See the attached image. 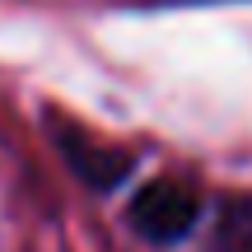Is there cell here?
Returning a JSON list of instances; mask_svg holds the SVG:
<instances>
[{"mask_svg": "<svg viewBox=\"0 0 252 252\" xmlns=\"http://www.w3.org/2000/svg\"><path fill=\"white\" fill-rule=\"evenodd\" d=\"M56 145H61V154L70 159V168L80 173L89 187H98V191L117 187L126 173H131V163H135L131 150H117V145L89 135L84 126H65V122L56 126Z\"/></svg>", "mask_w": 252, "mask_h": 252, "instance_id": "2", "label": "cell"}, {"mask_svg": "<svg viewBox=\"0 0 252 252\" xmlns=\"http://www.w3.org/2000/svg\"><path fill=\"white\" fill-rule=\"evenodd\" d=\"M196 215H201V196L182 178H159L150 187H140V196L131 201V229L163 248L182 243L196 229Z\"/></svg>", "mask_w": 252, "mask_h": 252, "instance_id": "1", "label": "cell"}, {"mask_svg": "<svg viewBox=\"0 0 252 252\" xmlns=\"http://www.w3.org/2000/svg\"><path fill=\"white\" fill-rule=\"evenodd\" d=\"M210 252H252V191H234L220 201Z\"/></svg>", "mask_w": 252, "mask_h": 252, "instance_id": "3", "label": "cell"}]
</instances>
